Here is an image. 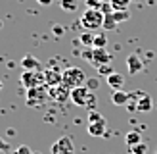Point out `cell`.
Masks as SVG:
<instances>
[{"label":"cell","mask_w":157,"mask_h":154,"mask_svg":"<svg viewBox=\"0 0 157 154\" xmlns=\"http://www.w3.org/2000/svg\"><path fill=\"white\" fill-rule=\"evenodd\" d=\"M44 81H46V85H50V87H58V85H61V73L54 71V69H46Z\"/></svg>","instance_id":"obj_11"},{"label":"cell","mask_w":157,"mask_h":154,"mask_svg":"<svg viewBox=\"0 0 157 154\" xmlns=\"http://www.w3.org/2000/svg\"><path fill=\"white\" fill-rule=\"evenodd\" d=\"M155 154H157V150H155Z\"/></svg>","instance_id":"obj_35"},{"label":"cell","mask_w":157,"mask_h":154,"mask_svg":"<svg viewBox=\"0 0 157 154\" xmlns=\"http://www.w3.org/2000/svg\"><path fill=\"white\" fill-rule=\"evenodd\" d=\"M59 4H61V8H63L65 12H75L77 6H78L77 0H59Z\"/></svg>","instance_id":"obj_21"},{"label":"cell","mask_w":157,"mask_h":154,"mask_svg":"<svg viewBox=\"0 0 157 154\" xmlns=\"http://www.w3.org/2000/svg\"><path fill=\"white\" fill-rule=\"evenodd\" d=\"M101 64H111V54H109L105 48H94V54H92V62H90V66L100 67Z\"/></svg>","instance_id":"obj_7"},{"label":"cell","mask_w":157,"mask_h":154,"mask_svg":"<svg viewBox=\"0 0 157 154\" xmlns=\"http://www.w3.org/2000/svg\"><path fill=\"white\" fill-rule=\"evenodd\" d=\"M111 102L115 106H127L130 102V92H124L123 89L121 91H113L111 92Z\"/></svg>","instance_id":"obj_10"},{"label":"cell","mask_w":157,"mask_h":154,"mask_svg":"<svg viewBox=\"0 0 157 154\" xmlns=\"http://www.w3.org/2000/svg\"><path fill=\"white\" fill-rule=\"evenodd\" d=\"M109 4H111L113 12H119V10H128L130 0H109Z\"/></svg>","instance_id":"obj_16"},{"label":"cell","mask_w":157,"mask_h":154,"mask_svg":"<svg viewBox=\"0 0 157 154\" xmlns=\"http://www.w3.org/2000/svg\"><path fill=\"white\" fill-rule=\"evenodd\" d=\"M52 154H75V144L71 137H59L56 143L52 144Z\"/></svg>","instance_id":"obj_4"},{"label":"cell","mask_w":157,"mask_h":154,"mask_svg":"<svg viewBox=\"0 0 157 154\" xmlns=\"http://www.w3.org/2000/svg\"><path fill=\"white\" fill-rule=\"evenodd\" d=\"M146 150H147V144L146 143H140V144H136V146H132V148H130L132 154H144Z\"/></svg>","instance_id":"obj_25"},{"label":"cell","mask_w":157,"mask_h":154,"mask_svg":"<svg viewBox=\"0 0 157 154\" xmlns=\"http://www.w3.org/2000/svg\"><path fill=\"white\" fill-rule=\"evenodd\" d=\"M111 14H113V18H115V21H117V23H121V21H127V19L130 18L128 10H119V12H111Z\"/></svg>","instance_id":"obj_22"},{"label":"cell","mask_w":157,"mask_h":154,"mask_svg":"<svg viewBox=\"0 0 157 154\" xmlns=\"http://www.w3.org/2000/svg\"><path fill=\"white\" fill-rule=\"evenodd\" d=\"M136 108H138V112H150L151 110V96L150 95H142L136 100Z\"/></svg>","instance_id":"obj_14"},{"label":"cell","mask_w":157,"mask_h":154,"mask_svg":"<svg viewBox=\"0 0 157 154\" xmlns=\"http://www.w3.org/2000/svg\"><path fill=\"white\" fill-rule=\"evenodd\" d=\"M124 143L128 144V148H132V146L142 143V135H140L138 131H130V133H127V137H124Z\"/></svg>","instance_id":"obj_15"},{"label":"cell","mask_w":157,"mask_h":154,"mask_svg":"<svg viewBox=\"0 0 157 154\" xmlns=\"http://www.w3.org/2000/svg\"><path fill=\"white\" fill-rule=\"evenodd\" d=\"M81 43L84 46H88V48H90V46L94 48V35L90 33V31H84V33H81Z\"/></svg>","instance_id":"obj_19"},{"label":"cell","mask_w":157,"mask_h":154,"mask_svg":"<svg viewBox=\"0 0 157 154\" xmlns=\"http://www.w3.org/2000/svg\"><path fill=\"white\" fill-rule=\"evenodd\" d=\"M96 69H98V75H100V77H109L111 73H115L113 67H111V64H101V66L96 67Z\"/></svg>","instance_id":"obj_20"},{"label":"cell","mask_w":157,"mask_h":154,"mask_svg":"<svg viewBox=\"0 0 157 154\" xmlns=\"http://www.w3.org/2000/svg\"><path fill=\"white\" fill-rule=\"evenodd\" d=\"M105 127H107L105 118H101L100 121L88 123V135H92V137H101V135H105Z\"/></svg>","instance_id":"obj_9"},{"label":"cell","mask_w":157,"mask_h":154,"mask_svg":"<svg viewBox=\"0 0 157 154\" xmlns=\"http://www.w3.org/2000/svg\"><path fill=\"white\" fill-rule=\"evenodd\" d=\"M104 116H101L100 112H96V110H92V112H88V123H94V121H100Z\"/></svg>","instance_id":"obj_27"},{"label":"cell","mask_w":157,"mask_h":154,"mask_svg":"<svg viewBox=\"0 0 157 154\" xmlns=\"http://www.w3.org/2000/svg\"><path fill=\"white\" fill-rule=\"evenodd\" d=\"M104 19H105V14L101 10H88L81 15V23L84 29L88 31H96V29H104Z\"/></svg>","instance_id":"obj_2"},{"label":"cell","mask_w":157,"mask_h":154,"mask_svg":"<svg viewBox=\"0 0 157 154\" xmlns=\"http://www.w3.org/2000/svg\"><path fill=\"white\" fill-rule=\"evenodd\" d=\"M54 35L61 37V35H63V27H61V25H54Z\"/></svg>","instance_id":"obj_31"},{"label":"cell","mask_w":157,"mask_h":154,"mask_svg":"<svg viewBox=\"0 0 157 154\" xmlns=\"http://www.w3.org/2000/svg\"><path fill=\"white\" fill-rule=\"evenodd\" d=\"M119 23L115 21V18H113V14H105V19H104V29L105 31H111V29H115Z\"/></svg>","instance_id":"obj_18"},{"label":"cell","mask_w":157,"mask_h":154,"mask_svg":"<svg viewBox=\"0 0 157 154\" xmlns=\"http://www.w3.org/2000/svg\"><path fill=\"white\" fill-rule=\"evenodd\" d=\"M21 67L25 69V71H35V69H38L40 67V64H38V60L35 58V56H23V60H21Z\"/></svg>","instance_id":"obj_13"},{"label":"cell","mask_w":157,"mask_h":154,"mask_svg":"<svg viewBox=\"0 0 157 154\" xmlns=\"http://www.w3.org/2000/svg\"><path fill=\"white\" fill-rule=\"evenodd\" d=\"M107 85L111 87V91H121L123 85H124V77L115 71V73H111V75L107 77Z\"/></svg>","instance_id":"obj_12"},{"label":"cell","mask_w":157,"mask_h":154,"mask_svg":"<svg viewBox=\"0 0 157 154\" xmlns=\"http://www.w3.org/2000/svg\"><path fill=\"white\" fill-rule=\"evenodd\" d=\"M127 67H128L130 75H136V73H140L144 69V62H142V58H140L138 54H130L127 58Z\"/></svg>","instance_id":"obj_8"},{"label":"cell","mask_w":157,"mask_h":154,"mask_svg":"<svg viewBox=\"0 0 157 154\" xmlns=\"http://www.w3.org/2000/svg\"><path fill=\"white\" fill-rule=\"evenodd\" d=\"M101 0H86V8L88 10H101Z\"/></svg>","instance_id":"obj_24"},{"label":"cell","mask_w":157,"mask_h":154,"mask_svg":"<svg viewBox=\"0 0 157 154\" xmlns=\"http://www.w3.org/2000/svg\"><path fill=\"white\" fill-rule=\"evenodd\" d=\"M46 98H48V92H46L42 87H35V89H29L27 91V104L29 106H42L46 102Z\"/></svg>","instance_id":"obj_3"},{"label":"cell","mask_w":157,"mask_h":154,"mask_svg":"<svg viewBox=\"0 0 157 154\" xmlns=\"http://www.w3.org/2000/svg\"><path fill=\"white\" fill-rule=\"evenodd\" d=\"M44 81V73H35V71H23L21 75V85L25 87L27 91L29 89H35V87H40Z\"/></svg>","instance_id":"obj_5"},{"label":"cell","mask_w":157,"mask_h":154,"mask_svg":"<svg viewBox=\"0 0 157 154\" xmlns=\"http://www.w3.org/2000/svg\"><path fill=\"white\" fill-rule=\"evenodd\" d=\"M38 4H42V6H50V4H52V0H38Z\"/></svg>","instance_id":"obj_32"},{"label":"cell","mask_w":157,"mask_h":154,"mask_svg":"<svg viewBox=\"0 0 157 154\" xmlns=\"http://www.w3.org/2000/svg\"><path fill=\"white\" fill-rule=\"evenodd\" d=\"M13 154H33V150H31L27 144H21L17 148H13Z\"/></svg>","instance_id":"obj_28"},{"label":"cell","mask_w":157,"mask_h":154,"mask_svg":"<svg viewBox=\"0 0 157 154\" xmlns=\"http://www.w3.org/2000/svg\"><path fill=\"white\" fill-rule=\"evenodd\" d=\"M4 87V83H2V79H0V89H2Z\"/></svg>","instance_id":"obj_33"},{"label":"cell","mask_w":157,"mask_h":154,"mask_svg":"<svg viewBox=\"0 0 157 154\" xmlns=\"http://www.w3.org/2000/svg\"><path fill=\"white\" fill-rule=\"evenodd\" d=\"M10 148H12V146H10V143H8L6 139H2V137H0V150H2V152H8Z\"/></svg>","instance_id":"obj_30"},{"label":"cell","mask_w":157,"mask_h":154,"mask_svg":"<svg viewBox=\"0 0 157 154\" xmlns=\"http://www.w3.org/2000/svg\"><path fill=\"white\" fill-rule=\"evenodd\" d=\"M0 27H2V21H0Z\"/></svg>","instance_id":"obj_34"},{"label":"cell","mask_w":157,"mask_h":154,"mask_svg":"<svg viewBox=\"0 0 157 154\" xmlns=\"http://www.w3.org/2000/svg\"><path fill=\"white\" fill-rule=\"evenodd\" d=\"M86 73L82 71L81 67H67L65 71H61V83L65 85L67 89H77V87H82L86 83Z\"/></svg>","instance_id":"obj_1"},{"label":"cell","mask_w":157,"mask_h":154,"mask_svg":"<svg viewBox=\"0 0 157 154\" xmlns=\"http://www.w3.org/2000/svg\"><path fill=\"white\" fill-rule=\"evenodd\" d=\"M105 44H107V37H105V33L94 35V48H105Z\"/></svg>","instance_id":"obj_17"},{"label":"cell","mask_w":157,"mask_h":154,"mask_svg":"<svg viewBox=\"0 0 157 154\" xmlns=\"http://www.w3.org/2000/svg\"><path fill=\"white\" fill-rule=\"evenodd\" d=\"M84 108H88V112H92L94 108H96V95H94V92H90V96H88V100H86Z\"/></svg>","instance_id":"obj_26"},{"label":"cell","mask_w":157,"mask_h":154,"mask_svg":"<svg viewBox=\"0 0 157 154\" xmlns=\"http://www.w3.org/2000/svg\"><path fill=\"white\" fill-rule=\"evenodd\" d=\"M90 92H92V91H88V89H86V85H82V87L73 89V91H71V96H69V98H71V102L77 104V106H86V100H88Z\"/></svg>","instance_id":"obj_6"},{"label":"cell","mask_w":157,"mask_h":154,"mask_svg":"<svg viewBox=\"0 0 157 154\" xmlns=\"http://www.w3.org/2000/svg\"><path fill=\"white\" fill-rule=\"evenodd\" d=\"M92 54H94V48H92V46H90V48H84V50H82V58L88 62V64L92 62Z\"/></svg>","instance_id":"obj_29"},{"label":"cell","mask_w":157,"mask_h":154,"mask_svg":"<svg viewBox=\"0 0 157 154\" xmlns=\"http://www.w3.org/2000/svg\"><path fill=\"white\" fill-rule=\"evenodd\" d=\"M86 89H88V91H98V87H100V79H98V77H88V79H86Z\"/></svg>","instance_id":"obj_23"}]
</instances>
